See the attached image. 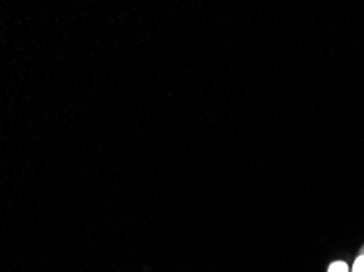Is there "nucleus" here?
<instances>
[{
    "label": "nucleus",
    "mask_w": 364,
    "mask_h": 272,
    "mask_svg": "<svg viewBox=\"0 0 364 272\" xmlns=\"http://www.w3.org/2000/svg\"><path fill=\"white\" fill-rule=\"evenodd\" d=\"M353 272H364V254L356 259L355 266H353Z\"/></svg>",
    "instance_id": "nucleus-2"
},
{
    "label": "nucleus",
    "mask_w": 364,
    "mask_h": 272,
    "mask_svg": "<svg viewBox=\"0 0 364 272\" xmlns=\"http://www.w3.org/2000/svg\"><path fill=\"white\" fill-rule=\"evenodd\" d=\"M328 272H348V266H346L345 263H333L332 266H330Z\"/></svg>",
    "instance_id": "nucleus-1"
}]
</instances>
